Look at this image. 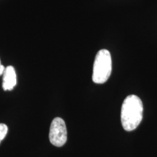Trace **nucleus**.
Returning <instances> with one entry per match:
<instances>
[{"label": "nucleus", "mask_w": 157, "mask_h": 157, "mask_svg": "<svg viewBox=\"0 0 157 157\" xmlns=\"http://www.w3.org/2000/svg\"><path fill=\"white\" fill-rule=\"evenodd\" d=\"M143 105L137 95H128L121 105V121L123 128L130 132L138 127L143 119Z\"/></svg>", "instance_id": "f257e3e1"}, {"label": "nucleus", "mask_w": 157, "mask_h": 157, "mask_svg": "<svg viewBox=\"0 0 157 157\" xmlns=\"http://www.w3.org/2000/svg\"><path fill=\"white\" fill-rule=\"evenodd\" d=\"M112 71V60L109 50H99L93 65V81L95 84H103L109 79Z\"/></svg>", "instance_id": "f03ea898"}, {"label": "nucleus", "mask_w": 157, "mask_h": 157, "mask_svg": "<svg viewBox=\"0 0 157 157\" xmlns=\"http://www.w3.org/2000/svg\"><path fill=\"white\" fill-rule=\"evenodd\" d=\"M49 138L50 143L55 146L61 147L67 141V129L64 120L56 117L52 120L50 125Z\"/></svg>", "instance_id": "7ed1b4c3"}, {"label": "nucleus", "mask_w": 157, "mask_h": 157, "mask_svg": "<svg viewBox=\"0 0 157 157\" xmlns=\"http://www.w3.org/2000/svg\"><path fill=\"white\" fill-rule=\"evenodd\" d=\"M17 84L16 72L13 66H9L5 68L3 73L2 87L5 91L13 90Z\"/></svg>", "instance_id": "20e7f679"}, {"label": "nucleus", "mask_w": 157, "mask_h": 157, "mask_svg": "<svg viewBox=\"0 0 157 157\" xmlns=\"http://www.w3.org/2000/svg\"><path fill=\"white\" fill-rule=\"evenodd\" d=\"M7 131H8V128L7 125L5 124H0V143L7 135Z\"/></svg>", "instance_id": "39448f33"}, {"label": "nucleus", "mask_w": 157, "mask_h": 157, "mask_svg": "<svg viewBox=\"0 0 157 157\" xmlns=\"http://www.w3.org/2000/svg\"><path fill=\"white\" fill-rule=\"evenodd\" d=\"M5 67L1 63V60H0V76L3 75V73H4V71H5Z\"/></svg>", "instance_id": "423d86ee"}]
</instances>
